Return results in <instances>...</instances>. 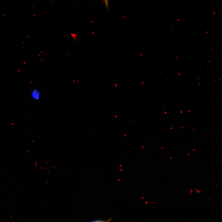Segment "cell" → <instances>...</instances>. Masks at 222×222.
<instances>
[{"label": "cell", "mask_w": 222, "mask_h": 222, "mask_svg": "<svg viewBox=\"0 0 222 222\" xmlns=\"http://www.w3.org/2000/svg\"><path fill=\"white\" fill-rule=\"evenodd\" d=\"M41 94V92L39 90L34 89L31 92L30 96L33 100L37 101L40 98Z\"/></svg>", "instance_id": "1"}, {"label": "cell", "mask_w": 222, "mask_h": 222, "mask_svg": "<svg viewBox=\"0 0 222 222\" xmlns=\"http://www.w3.org/2000/svg\"><path fill=\"white\" fill-rule=\"evenodd\" d=\"M92 222H103V221H104L103 220H101L100 219H95L94 220H93L92 221Z\"/></svg>", "instance_id": "2"}]
</instances>
